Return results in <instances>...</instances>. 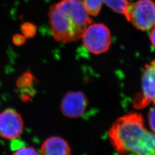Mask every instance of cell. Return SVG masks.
Returning <instances> with one entry per match:
<instances>
[{"mask_svg":"<svg viewBox=\"0 0 155 155\" xmlns=\"http://www.w3.org/2000/svg\"><path fill=\"white\" fill-rule=\"evenodd\" d=\"M24 130L21 115L13 108H8L0 113V137L12 140L18 139Z\"/></svg>","mask_w":155,"mask_h":155,"instance_id":"6","label":"cell"},{"mask_svg":"<svg viewBox=\"0 0 155 155\" xmlns=\"http://www.w3.org/2000/svg\"><path fill=\"white\" fill-rule=\"evenodd\" d=\"M104 4L109 7L113 12L126 17L129 6L132 2L129 0H103Z\"/></svg>","mask_w":155,"mask_h":155,"instance_id":"9","label":"cell"},{"mask_svg":"<svg viewBox=\"0 0 155 155\" xmlns=\"http://www.w3.org/2000/svg\"><path fill=\"white\" fill-rule=\"evenodd\" d=\"M12 155H40L37 150L32 147L23 146L18 150H14Z\"/></svg>","mask_w":155,"mask_h":155,"instance_id":"13","label":"cell"},{"mask_svg":"<svg viewBox=\"0 0 155 155\" xmlns=\"http://www.w3.org/2000/svg\"><path fill=\"white\" fill-rule=\"evenodd\" d=\"M148 120L150 130L155 133V106L150 109L148 114Z\"/></svg>","mask_w":155,"mask_h":155,"instance_id":"14","label":"cell"},{"mask_svg":"<svg viewBox=\"0 0 155 155\" xmlns=\"http://www.w3.org/2000/svg\"><path fill=\"white\" fill-rule=\"evenodd\" d=\"M84 5L90 16H97L104 4L103 0H83Z\"/></svg>","mask_w":155,"mask_h":155,"instance_id":"10","label":"cell"},{"mask_svg":"<svg viewBox=\"0 0 155 155\" xmlns=\"http://www.w3.org/2000/svg\"><path fill=\"white\" fill-rule=\"evenodd\" d=\"M126 18L137 29L147 31L155 25V2L137 0L129 6Z\"/></svg>","mask_w":155,"mask_h":155,"instance_id":"4","label":"cell"},{"mask_svg":"<svg viewBox=\"0 0 155 155\" xmlns=\"http://www.w3.org/2000/svg\"><path fill=\"white\" fill-rule=\"evenodd\" d=\"M89 105L86 94L81 91H70L61 100L60 110L66 118L75 119L82 116Z\"/></svg>","mask_w":155,"mask_h":155,"instance_id":"7","label":"cell"},{"mask_svg":"<svg viewBox=\"0 0 155 155\" xmlns=\"http://www.w3.org/2000/svg\"><path fill=\"white\" fill-rule=\"evenodd\" d=\"M40 155H71V149L66 140L61 136H52L41 144Z\"/></svg>","mask_w":155,"mask_h":155,"instance_id":"8","label":"cell"},{"mask_svg":"<svg viewBox=\"0 0 155 155\" xmlns=\"http://www.w3.org/2000/svg\"><path fill=\"white\" fill-rule=\"evenodd\" d=\"M108 137L120 155H155V133L145 127L139 113L130 112L118 118L109 129Z\"/></svg>","mask_w":155,"mask_h":155,"instance_id":"1","label":"cell"},{"mask_svg":"<svg viewBox=\"0 0 155 155\" xmlns=\"http://www.w3.org/2000/svg\"><path fill=\"white\" fill-rule=\"evenodd\" d=\"M23 146H24V145H23L22 141H19L18 139L12 140L11 148L13 151L19 149L20 148L22 147Z\"/></svg>","mask_w":155,"mask_h":155,"instance_id":"16","label":"cell"},{"mask_svg":"<svg viewBox=\"0 0 155 155\" xmlns=\"http://www.w3.org/2000/svg\"><path fill=\"white\" fill-rule=\"evenodd\" d=\"M49 23L54 39L68 43L82 38L91 19L83 0H61L50 8Z\"/></svg>","mask_w":155,"mask_h":155,"instance_id":"2","label":"cell"},{"mask_svg":"<svg viewBox=\"0 0 155 155\" xmlns=\"http://www.w3.org/2000/svg\"><path fill=\"white\" fill-rule=\"evenodd\" d=\"M81 38L86 50L94 55L105 53L111 45L110 30L102 23L90 24L85 29Z\"/></svg>","mask_w":155,"mask_h":155,"instance_id":"3","label":"cell"},{"mask_svg":"<svg viewBox=\"0 0 155 155\" xmlns=\"http://www.w3.org/2000/svg\"><path fill=\"white\" fill-rule=\"evenodd\" d=\"M150 103L155 106V60L145 66L141 77V92L134 100L136 108H144Z\"/></svg>","mask_w":155,"mask_h":155,"instance_id":"5","label":"cell"},{"mask_svg":"<svg viewBox=\"0 0 155 155\" xmlns=\"http://www.w3.org/2000/svg\"><path fill=\"white\" fill-rule=\"evenodd\" d=\"M150 30L151 31L150 33V41L153 48H155V25Z\"/></svg>","mask_w":155,"mask_h":155,"instance_id":"17","label":"cell"},{"mask_svg":"<svg viewBox=\"0 0 155 155\" xmlns=\"http://www.w3.org/2000/svg\"><path fill=\"white\" fill-rule=\"evenodd\" d=\"M25 38L24 35H16L13 38V42L16 45H23L25 41Z\"/></svg>","mask_w":155,"mask_h":155,"instance_id":"15","label":"cell"},{"mask_svg":"<svg viewBox=\"0 0 155 155\" xmlns=\"http://www.w3.org/2000/svg\"><path fill=\"white\" fill-rule=\"evenodd\" d=\"M21 30L25 38H31L33 37L36 33V27L32 23L25 22L22 24Z\"/></svg>","mask_w":155,"mask_h":155,"instance_id":"11","label":"cell"},{"mask_svg":"<svg viewBox=\"0 0 155 155\" xmlns=\"http://www.w3.org/2000/svg\"><path fill=\"white\" fill-rule=\"evenodd\" d=\"M34 79L35 78L31 74V72H26L19 78L17 84L21 88L27 87L31 86V84L33 82Z\"/></svg>","mask_w":155,"mask_h":155,"instance_id":"12","label":"cell"}]
</instances>
